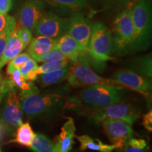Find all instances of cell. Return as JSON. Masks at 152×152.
Masks as SVG:
<instances>
[{
    "label": "cell",
    "instance_id": "6da1fadb",
    "mask_svg": "<svg viewBox=\"0 0 152 152\" xmlns=\"http://www.w3.org/2000/svg\"><path fill=\"white\" fill-rule=\"evenodd\" d=\"M122 87L95 85L85 87L77 94L66 98L65 107L79 112L97 109L121 102L126 92Z\"/></svg>",
    "mask_w": 152,
    "mask_h": 152
},
{
    "label": "cell",
    "instance_id": "7a4b0ae2",
    "mask_svg": "<svg viewBox=\"0 0 152 152\" xmlns=\"http://www.w3.org/2000/svg\"><path fill=\"white\" fill-rule=\"evenodd\" d=\"M131 11L134 27L131 53L143 52L149 48L151 43V0H136Z\"/></svg>",
    "mask_w": 152,
    "mask_h": 152
},
{
    "label": "cell",
    "instance_id": "3957f363",
    "mask_svg": "<svg viewBox=\"0 0 152 152\" xmlns=\"http://www.w3.org/2000/svg\"><path fill=\"white\" fill-rule=\"evenodd\" d=\"M66 96L55 94H39V92H20L19 104L26 116H48L65 107Z\"/></svg>",
    "mask_w": 152,
    "mask_h": 152
},
{
    "label": "cell",
    "instance_id": "277c9868",
    "mask_svg": "<svg viewBox=\"0 0 152 152\" xmlns=\"http://www.w3.org/2000/svg\"><path fill=\"white\" fill-rule=\"evenodd\" d=\"M125 9L118 13L113 22L112 35L113 38V55L123 56L131 52L134 39L132 11Z\"/></svg>",
    "mask_w": 152,
    "mask_h": 152
},
{
    "label": "cell",
    "instance_id": "5b68a950",
    "mask_svg": "<svg viewBox=\"0 0 152 152\" xmlns=\"http://www.w3.org/2000/svg\"><path fill=\"white\" fill-rule=\"evenodd\" d=\"M113 45V35L107 26L102 22L94 24L87 47V53L91 58L102 63L115 60L112 56Z\"/></svg>",
    "mask_w": 152,
    "mask_h": 152
},
{
    "label": "cell",
    "instance_id": "8992f818",
    "mask_svg": "<svg viewBox=\"0 0 152 152\" xmlns=\"http://www.w3.org/2000/svg\"><path fill=\"white\" fill-rule=\"evenodd\" d=\"M67 80L68 84L73 87H85L95 85L122 87L112 79L104 78L95 73L87 64L83 54L80 56L77 62L70 66Z\"/></svg>",
    "mask_w": 152,
    "mask_h": 152
},
{
    "label": "cell",
    "instance_id": "52a82bcc",
    "mask_svg": "<svg viewBox=\"0 0 152 152\" xmlns=\"http://www.w3.org/2000/svg\"><path fill=\"white\" fill-rule=\"evenodd\" d=\"M79 113L88 115L96 123H101L106 119H117L131 125L140 115L135 107L128 102H118L102 109L85 110L79 112Z\"/></svg>",
    "mask_w": 152,
    "mask_h": 152
},
{
    "label": "cell",
    "instance_id": "ba28073f",
    "mask_svg": "<svg viewBox=\"0 0 152 152\" xmlns=\"http://www.w3.org/2000/svg\"><path fill=\"white\" fill-rule=\"evenodd\" d=\"M23 112L19 104V96L13 91L0 94V125L5 132L14 134L23 123Z\"/></svg>",
    "mask_w": 152,
    "mask_h": 152
},
{
    "label": "cell",
    "instance_id": "9c48e42d",
    "mask_svg": "<svg viewBox=\"0 0 152 152\" xmlns=\"http://www.w3.org/2000/svg\"><path fill=\"white\" fill-rule=\"evenodd\" d=\"M70 19L61 17L52 11H47L33 30L35 36H44L58 39L68 33Z\"/></svg>",
    "mask_w": 152,
    "mask_h": 152
},
{
    "label": "cell",
    "instance_id": "30bf717a",
    "mask_svg": "<svg viewBox=\"0 0 152 152\" xmlns=\"http://www.w3.org/2000/svg\"><path fill=\"white\" fill-rule=\"evenodd\" d=\"M69 19L67 34L75 41L82 52H87L94 24L90 18L79 11L73 13Z\"/></svg>",
    "mask_w": 152,
    "mask_h": 152
},
{
    "label": "cell",
    "instance_id": "8fae6325",
    "mask_svg": "<svg viewBox=\"0 0 152 152\" xmlns=\"http://www.w3.org/2000/svg\"><path fill=\"white\" fill-rule=\"evenodd\" d=\"M113 80L127 90L136 91L149 97L151 92V78L140 75L130 69H120L113 73Z\"/></svg>",
    "mask_w": 152,
    "mask_h": 152
},
{
    "label": "cell",
    "instance_id": "7c38bea8",
    "mask_svg": "<svg viewBox=\"0 0 152 152\" xmlns=\"http://www.w3.org/2000/svg\"><path fill=\"white\" fill-rule=\"evenodd\" d=\"M46 5L42 0H26L18 12V28L33 31L45 14Z\"/></svg>",
    "mask_w": 152,
    "mask_h": 152
},
{
    "label": "cell",
    "instance_id": "4fadbf2b",
    "mask_svg": "<svg viewBox=\"0 0 152 152\" xmlns=\"http://www.w3.org/2000/svg\"><path fill=\"white\" fill-rule=\"evenodd\" d=\"M104 130L111 144L122 149L128 140L132 137L133 130L131 125L117 119H106L101 122Z\"/></svg>",
    "mask_w": 152,
    "mask_h": 152
},
{
    "label": "cell",
    "instance_id": "5bb4252c",
    "mask_svg": "<svg viewBox=\"0 0 152 152\" xmlns=\"http://www.w3.org/2000/svg\"><path fill=\"white\" fill-rule=\"evenodd\" d=\"M75 125L72 118L64 123L59 134L55 138L54 142V152H69L72 149L75 137Z\"/></svg>",
    "mask_w": 152,
    "mask_h": 152
},
{
    "label": "cell",
    "instance_id": "9a60e30c",
    "mask_svg": "<svg viewBox=\"0 0 152 152\" xmlns=\"http://www.w3.org/2000/svg\"><path fill=\"white\" fill-rule=\"evenodd\" d=\"M45 5L64 14H71L94 3L96 0H42Z\"/></svg>",
    "mask_w": 152,
    "mask_h": 152
},
{
    "label": "cell",
    "instance_id": "2e32d148",
    "mask_svg": "<svg viewBox=\"0 0 152 152\" xmlns=\"http://www.w3.org/2000/svg\"><path fill=\"white\" fill-rule=\"evenodd\" d=\"M17 30L18 28L16 26V28L11 31L3 54L0 57V70L24 50L22 42L17 33Z\"/></svg>",
    "mask_w": 152,
    "mask_h": 152
},
{
    "label": "cell",
    "instance_id": "e0dca14e",
    "mask_svg": "<svg viewBox=\"0 0 152 152\" xmlns=\"http://www.w3.org/2000/svg\"><path fill=\"white\" fill-rule=\"evenodd\" d=\"M56 42L57 39L44 36H35L28 45V54L31 58L37 61L38 58H40L42 55L55 48Z\"/></svg>",
    "mask_w": 152,
    "mask_h": 152
},
{
    "label": "cell",
    "instance_id": "ac0fdd59",
    "mask_svg": "<svg viewBox=\"0 0 152 152\" xmlns=\"http://www.w3.org/2000/svg\"><path fill=\"white\" fill-rule=\"evenodd\" d=\"M55 49L62 52L72 64L77 62L80 56L83 53L75 41L68 34H66L57 39Z\"/></svg>",
    "mask_w": 152,
    "mask_h": 152
},
{
    "label": "cell",
    "instance_id": "d6986e66",
    "mask_svg": "<svg viewBox=\"0 0 152 152\" xmlns=\"http://www.w3.org/2000/svg\"><path fill=\"white\" fill-rule=\"evenodd\" d=\"M130 70L139 75L151 78L152 76L151 54L142 55L131 58L128 61Z\"/></svg>",
    "mask_w": 152,
    "mask_h": 152
},
{
    "label": "cell",
    "instance_id": "ffe728a7",
    "mask_svg": "<svg viewBox=\"0 0 152 152\" xmlns=\"http://www.w3.org/2000/svg\"><path fill=\"white\" fill-rule=\"evenodd\" d=\"M75 138L80 142V150H92V151L100 152H111L113 150L117 149V147L113 144H104L98 139L90 137L88 135L76 136Z\"/></svg>",
    "mask_w": 152,
    "mask_h": 152
},
{
    "label": "cell",
    "instance_id": "44dd1931",
    "mask_svg": "<svg viewBox=\"0 0 152 152\" xmlns=\"http://www.w3.org/2000/svg\"><path fill=\"white\" fill-rule=\"evenodd\" d=\"M70 66L58 70V71L50 72L45 74H42L37 76V80L39 85L41 87H48L50 85L61 83L66 79L69 73Z\"/></svg>",
    "mask_w": 152,
    "mask_h": 152
},
{
    "label": "cell",
    "instance_id": "7402d4cb",
    "mask_svg": "<svg viewBox=\"0 0 152 152\" xmlns=\"http://www.w3.org/2000/svg\"><path fill=\"white\" fill-rule=\"evenodd\" d=\"M15 138L9 142V143H16L20 145L29 147L33 139L35 136L33 129L29 122L22 123L16 130Z\"/></svg>",
    "mask_w": 152,
    "mask_h": 152
},
{
    "label": "cell",
    "instance_id": "603a6c76",
    "mask_svg": "<svg viewBox=\"0 0 152 152\" xmlns=\"http://www.w3.org/2000/svg\"><path fill=\"white\" fill-rule=\"evenodd\" d=\"M29 148L34 152H54V143L41 133L35 134Z\"/></svg>",
    "mask_w": 152,
    "mask_h": 152
},
{
    "label": "cell",
    "instance_id": "cb8c5ba5",
    "mask_svg": "<svg viewBox=\"0 0 152 152\" xmlns=\"http://www.w3.org/2000/svg\"><path fill=\"white\" fill-rule=\"evenodd\" d=\"M9 75L17 88L20 89L21 92H39V88L34 84L33 82L27 81L23 77L19 69H16Z\"/></svg>",
    "mask_w": 152,
    "mask_h": 152
},
{
    "label": "cell",
    "instance_id": "d4e9b609",
    "mask_svg": "<svg viewBox=\"0 0 152 152\" xmlns=\"http://www.w3.org/2000/svg\"><path fill=\"white\" fill-rule=\"evenodd\" d=\"M104 9L121 12L125 9L132 8L136 0H98Z\"/></svg>",
    "mask_w": 152,
    "mask_h": 152
},
{
    "label": "cell",
    "instance_id": "484cf974",
    "mask_svg": "<svg viewBox=\"0 0 152 152\" xmlns=\"http://www.w3.org/2000/svg\"><path fill=\"white\" fill-rule=\"evenodd\" d=\"M70 61L68 60L56 61L45 62L41 66H38L35 71V73L37 76L42 74H45L50 72L56 71L58 70L67 67L69 66Z\"/></svg>",
    "mask_w": 152,
    "mask_h": 152
},
{
    "label": "cell",
    "instance_id": "4316f807",
    "mask_svg": "<svg viewBox=\"0 0 152 152\" xmlns=\"http://www.w3.org/2000/svg\"><path fill=\"white\" fill-rule=\"evenodd\" d=\"M37 67V62L33 58H30L22 67L19 68V71L23 77L26 80L33 82L37 78V75L35 73V71Z\"/></svg>",
    "mask_w": 152,
    "mask_h": 152
},
{
    "label": "cell",
    "instance_id": "83f0119b",
    "mask_svg": "<svg viewBox=\"0 0 152 152\" xmlns=\"http://www.w3.org/2000/svg\"><path fill=\"white\" fill-rule=\"evenodd\" d=\"M123 152H148L145 140L132 137L123 148Z\"/></svg>",
    "mask_w": 152,
    "mask_h": 152
},
{
    "label": "cell",
    "instance_id": "f1b7e54d",
    "mask_svg": "<svg viewBox=\"0 0 152 152\" xmlns=\"http://www.w3.org/2000/svg\"><path fill=\"white\" fill-rule=\"evenodd\" d=\"M30 58L31 57L28 53H22V54H18L9 62L8 67L7 69V75H11L16 69H19L20 67H22Z\"/></svg>",
    "mask_w": 152,
    "mask_h": 152
},
{
    "label": "cell",
    "instance_id": "f546056e",
    "mask_svg": "<svg viewBox=\"0 0 152 152\" xmlns=\"http://www.w3.org/2000/svg\"><path fill=\"white\" fill-rule=\"evenodd\" d=\"M16 18L14 17H11L9 19L8 25L4 30L1 33H0V57L3 54L5 46L7 45V40H8L9 35L13 30L16 28Z\"/></svg>",
    "mask_w": 152,
    "mask_h": 152
},
{
    "label": "cell",
    "instance_id": "4dcf8cb0",
    "mask_svg": "<svg viewBox=\"0 0 152 152\" xmlns=\"http://www.w3.org/2000/svg\"><path fill=\"white\" fill-rule=\"evenodd\" d=\"M61 60H68L65 55L61 52L59 50L56 49H52L49 50L46 54L42 55L40 58H39L36 62H49V61H56Z\"/></svg>",
    "mask_w": 152,
    "mask_h": 152
},
{
    "label": "cell",
    "instance_id": "1f68e13d",
    "mask_svg": "<svg viewBox=\"0 0 152 152\" xmlns=\"http://www.w3.org/2000/svg\"><path fill=\"white\" fill-rule=\"evenodd\" d=\"M18 28L17 30V33L20 39L22 42L23 46L24 49L27 47L29 44L31 42L32 39H33V35H32V32L30 30L26 29V28Z\"/></svg>",
    "mask_w": 152,
    "mask_h": 152
},
{
    "label": "cell",
    "instance_id": "d6a6232c",
    "mask_svg": "<svg viewBox=\"0 0 152 152\" xmlns=\"http://www.w3.org/2000/svg\"><path fill=\"white\" fill-rule=\"evenodd\" d=\"M12 7V0H0V14H7Z\"/></svg>",
    "mask_w": 152,
    "mask_h": 152
},
{
    "label": "cell",
    "instance_id": "836d02e7",
    "mask_svg": "<svg viewBox=\"0 0 152 152\" xmlns=\"http://www.w3.org/2000/svg\"><path fill=\"white\" fill-rule=\"evenodd\" d=\"M142 124L144 127L147 129V130H152V112L150 111L146 113L143 117V121H142Z\"/></svg>",
    "mask_w": 152,
    "mask_h": 152
},
{
    "label": "cell",
    "instance_id": "e575fe53",
    "mask_svg": "<svg viewBox=\"0 0 152 152\" xmlns=\"http://www.w3.org/2000/svg\"><path fill=\"white\" fill-rule=\"evenodd\" d=\"M10 18L11 16L7 14H0V33H1L7 27Z\"/></svg>",
    "mask_w": 152,
    "mask_h": 152
},
{
    "label": "cell",
    "instance_id": "d590c367",
    "mask_svg": "<svg viewBox=\"0 0 152 152\" xmlns=\"http://www.w3.org/2000/svg\"><path fill=\"white\" fill-rule=\"evenodd\" d=\"M3 131H4V129H3L2 127H1V125H0V139H1V135H2Z\"/></svg>",
    "mask_w": 152,
    "mask_h": 152
},
{
    "label": "cell",
    "instance_id": "8d00e7d4",
    "mask_svg": "<svg viewBox=\"0 0 152 152\" xmlns=\"http://www.w3.org/2000/svg\"><path fill=\"white\" fill-rule=\"evenodd\" d=\"M0 152H1V151H0Z\"/></svg>",
    "mask_w": 152,
    "mask_h": 152
}]
</instances>
